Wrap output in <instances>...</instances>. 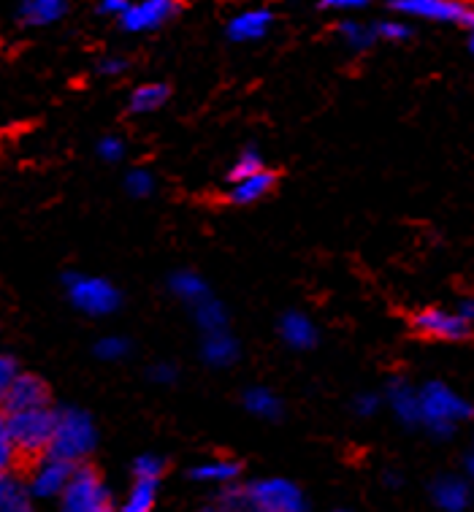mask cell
<instances>
[{"instance_id": "obj_35", "label": "cell", "mask_w": 474, "mask_h": 512, "mask_svg": "<svg viewBox=\"0 0 474 512\" xmlns=\"http://www.w3.org/2000/svg\"><path fill=\"white\" fill-rule=\"evenodd\" d=\"M380 404V396H374V393H361V396H355L353 410L355 415H361V418H372V415H377V410H380Z\"/></svg>"}, {"instance_id": "obj_28", "label": "cell", "mask_w": 474, "mask_h": 512, "mask_svg": "<svg viewBox=\"0 0 474 512\" xmlns=\"http://www.w3.org/2000/svg\"><path fill=\"white\" fill-rule=\"evenodd\" d=\"M263 166V158L255 152V149H244L242 155L236 158V163L231 166V171H228V179L231 182H236V179H244L250 177V174H258Z\"/></svg>"}, {"instance_id": "obj_11", "label": "cell", "mask_w": 474, "mask_h": 512, "mask_svg": "<svg viewBox=\"0 0 474 512\" xmlns=\"http://www.w3.org/2000/svg\"><path fill=\"white\" fill-rule=\"evenodd\" d=\"M6 412L33 410V407H49V388L47 382L36 374H17L11 382L9 393L3 399Z\"/></svg>"}, {"instance_id": "obj_8", "label": "cell", "mask_w": 474, "mask_h": 512, "mask_svg": "<svg viewBox=\"0 0 474 512\" xmlns=\"http://www.w3.org/2000/svg\"><path fill=\"white\" fill-rule=\"evenodd\" d=\"M412 328L426 339H439V342H464L472 334V323H466L458 312L442 307H426L409 317Z\"/></svg>"}, {"instance_id": "obj_24", "label": "cell", "mask_w": 474, "mask_h": 512, "mask_svg": "<svg viewBox=\"0 0 474 512\" xmlns=\"http://www.w3.org/2000/svg\"><path fill=\"white\" fill-rule=\"evenodd\" d=\"M168 95L171 93H168L166 84H160V82L141 84V87H136V90H133L128 106H131L133 114H152L166 106Z\"/></svg>"}, {"instance_id": "obj_16", "label": "cell", "mask_w": 474, "mask_h": 512, "mask_svg": "<svg viewBox=\"0 0 474 512\" xmlns=\"http://www.w3.org/2000/svg\"><path fill=\"white\" fill-rule=\"evenodd\" d=\"M279 336L293 350H309L317 345V328L304 312H288L279 320Z\"/></svg>"}, {"instance_id": "obj_39", "label": "cell", "mask_w": 474, "mask_h": 512, "mask_svg": "<svg viewBox=\"0 0 474 512\" xmlns=\"http://www.w3.org/2000/svg\"><path fill=\"white\" fill-rule=\"evenodd\" d=\"M149 377H152L155 382H160V385H168V382L177 380V369H174L171 364H158V366H152Z\"/></svg>"}, {"instance_id": "obj_42", "label": "cell", "mask_w": 474, "mask_h": 512, "mask_svg": "<svg viewBox=\"0 0 474 512\" xmlns=\"http://www.w3.org/2000/svg\"><path fill=\"white\" fill-rule=\"evenodd\" d=\"M198 512H236L231 507V504L225 502V499H220L217 504H209V507H204V510H198Z\"/></svg>"}, {"instance_id": "obj_7", "label": "cell", "mask_w": 474, "mask_h": 512, "mask_svg": "<svg viewBox=\"0 0 474 512\" xmlns=\"http://www.w3.org/2000/svg\"><path fill=\"white\" fill-rule=\"evenodd\" d=\"M388 6L399 14H409V17L464 25V28H469L474 17V6H469L466 0H388Z\"/></svg>"}, {"instance_id": "obj_38", "label": "cell", "mask_w": 474, "mask_h": 512, "mask_svg": "<svg viewBox=\"0 0 474 512\" xmlns=\"http://www.w3.org/2000/svg\"><path fill=\"white\" fill-rule=\"evenodd\" d=\"M128 6H131V0H101V3H98V11H101V14H106V17L120 19Z\"/></svg>"}, {"instance_id": "obj_19", "label": "cell", "mask_w": 474, "mask_h": 512, "mask_svg": "<svg viewBox=\"0 0 474 512\" xmlns=\"http://www.w3.org/2000/svg\"><path fill=\"white\" fill-rule=\"evenodd\" d=\"M0 512H33L28 480H22L14 472L0 475Z\"/></svg>"}, {"instance_id": "obj_41", "label": "cell", "mask_w": 474, "mask_h": 512, "mask_svg": "<svg viewBox=\"0 0 474 512\" xmlns=\"http://www.w3.org/2000/svg\"><path fill=\"white\" fill-rule=\"evenodd\" d=\"M466 480H469V485H472L474 491V439H472V447H469V453H466Z\"/></svg>"}, {"instance_id": "obj_13", "label": "cell", "mask_w": 474, "mask_h": 512, "mask_svg": "<svg viewBox=\"0 0 474 512\" xmlns=\"http://www.w3.org/2000/svg\"><path fill=\"white\" fill-rule=\"evenodd\" d=\"M274 25V14L269 9H247L228 22V36L231 41L247 44V41H261Z\"/></svg>"}, {"instance_id": "obj_46", "label": "cell", "mask_w": 474, "mask_h": 512, "mask_svg": "<svg viewBox=\"0 0 474 512\" xmlns=\"http://www.w3.org/2000/svg\"><path fill=\"white\" fill-rule=\"evenodd\" d=\"M334 512H350V510H334Z\"/></svg>"}, {"instance_id": "obj_43", "label": "cell", "mask_w": 474, "mask_h": 512, "mask_svg": "<svg viewBox=\"0 0 474 512\" xmlns=\"http://www.w3.org/2000/svg\"><path fill=\"white\" fill-rule=\"evenodd\" d=\"M385 483H388V485H399L401 477L399 475H391V472H388V475H385Z\"/></svg>"}, {"instance_id": "obj_20", "label": "cell", "mask_w": 474, "mask_h": 512, "mask_svg": "<svg viewBox=\"0 0 474 512\" xmlns=\"http://www.w3.org/2000/svg\"><path fill=\"white\" fill-rule=\"evenodd\" d=\"M193 480L206 485H233L242 475V466L239 461H233V458H209L204 464L193 466Z\"/></svg>"}, {"instance_id": "obj_1", "label": "cell", "mask_w": 474, "mask_h": 512, "mask_svg": "<svg viewBox=\"0 0 474 512\" xmlns=\"http://www.w3.org/2000/svg\"><path fill=\"white\" fill-rule=\"evenodd\" d=\"M223 499L236 512H307L304 491L285 477H263L225 491Z\"/></svg>"}, {"instance_id": "obj_34", "label": "cell", "mask_w": 474, "mask_h": 512, "mask_svg": "<svg viewBox=\"0 0 474 512\" xmlns=\"http://www.w3.org/2000/svg\"><path fill=\"white\" fill-rule=\"evenodd\" d=\"M17 364H14V358L11 355H0V404L6 399V393H9L11 382L17 377Z\"/></svg>"}, {"instance_id": "obj_27", "label": "cell", "mask_w": 474, "mask_h": 512, "mask_svg": "<svg viewBox=\"0 0 474 512\" xmlns=\"http://www.w3.org/2000/svg\"><path fill=\"white\" fill-rule=\"evenodd\" d=\"M128 353H131V345L125 336H103L95 342V355L101 361H122Z\"/></svg>"}, {"instance_id": "obj_37", "label": "cell", "mask_w": 474, "mask_h": 512, "mask_svg": "<svg viewBox=\"0 0 474 512\" xmlns=\"http://www.w3.org/2000/svg\"><path fill=\"white\" fill-rule=\"evenodd\" d=\"M372 0H320V6L328 11H358L366 9Z\"/></svg>"}, {"instance_id": "obj_9", "label": "cell", "mask_w": 474, "mask_h": 512, "mask_svg": "<svg viewBox=\"0 0 474 512\" xmlns=\"http://www.w3.org/2000/svg\"><path fill=\"white\" fill-rule=\"evenodd\" d=\"M74 469L76 464L52 456V453L38 456L36 466H33V472L28 477V488L33 499H55V496L63 494V488L74 475Z\"/></svg>"}, {"instance_id": "obj_6", "label": "cell", "mask_w": 474, "mask_h": 512, "mask_svg": "<svg viewBox=\"0 0 474 512\" xmlns=\"http://www.w3.org/2000/svg\"><path fill=\"white\" fill-rule=\"evenodd\" d=\"M60 499V510L57 512H109V491L103 485L101 475L90 469V466H76L74 475L63 488Z\"/></svg>"}, {"instance_id": "obj_45", "label": "cell", "mask_w": 474, "mask_h": 512, "mask_svg": "<svg viewBox=\"0 0 474 512\" xmlns=\"http://www.w3.org/2000/svg\"><path fill=\"white\" fill-rule=\"evenodd\" d=\"M469 30H472V33H474V17H472V22H469Z\"/></svg>"}, {"instance_id": "obj_30", "label": "cell", "mask_w": 474, "mask_h": 512, "mask_svg": "<svg viewBox=\"0 0 474 512\" xmlns=\"http://www.w3.org/2000/svg\"><path fill=\"white\" fill-rule=\"evenodd\" d=\"M14 458H17V447L11 442L6 415H0V475H3V472H11Z\"/></svg>"}, {"instance_id": "obj_25", "label": "cell", "mask_w": 474, "mask_h": 512, "mask_svg": "<svg viewBox=\"0 0 474 512\" xmlns=\"http://www.w3.org/2000/svg\"><path fill=\"white\" fill-rule=\"evenodd\" d=\"M244 410L261 420H277L282 415V401L269 388H250L244 393Z\"/></svg>"}, {"instance_id": "obj_2", "label": "cell", "mask_w": 474, "mask_h": 512, "mask_svg": "<svg viewBox=\"0 0 474 512\" xmlns=\"http://www.w3.org/2000/svg\"><path fill=\"white\" fill-rule=\"evenodd\" d=\"M420 426H426L437 439L456 434L461 423L474 418V407L464 396H458L445 382H426L418 391Z\"/></svg>"}, {"instance_id": "obj_15", "label": "cell", "mask_w": 474, "mask_h": 512, "mask_svg": "<svg viewBox=\"0 0 474 512\" xmlns=\"http://www.w3.org/2000/svg\"><path fill=\"white\" fill-rule=\"evenodd\" d=\"M385 399L391 404L393 415L404 423V426H420V401L418 391L409 385L407 380H391L388 382V393Z\"/></svg>"}, {"instance_id": "obj_22", "label": "cell", "mask_w": 474, "mask_h": 512, "mask_svg": "<svg viewBox=\"0 0 474 512\" xmlns=\"http://www.w3.org/2000/svg\"><path fill=\"white\" fill-rule=\"evenodd\" d=\"M193 317H196V326L201 328V334H209V331H220V328H228V309L220 298L206 296L201 298L198 304L190 307Z\"/></svg>"}, {"instance_id": "obj_32", "label": "cell", "mask_w": 474, "mask_h": 512, "mask_svg": "<svg viewBox=\"0 0 474 512\" xmlns=\"http://www.w3.org/2000/svg\"><path fill=\"white\" fill-rule=\"evenodd\" d=\"M163 458L152 456V453H144V456L136 458L133 464V477H149V480H160L163 477Z\"/></svg>"}, {"instance_id": "obj_18", "label": "cell", "mask_w": 474, "mask_h": 512, "mask_svg": "<svg viewBox=\"0 0 474 512\" xmlns=\"http://www.w3.org/2000/svg\"><path fill=\"white\" fill-rule=\"evenodd\" d=\"M68 0H22L19 3V19L30 28H47L57 19L66 17Z\"/></svg>"}, {"instance_id": "obj_26", "label": "cell", "mask_w": 474, "mask_h": 512, "mask_svg": "<svg viewBox=\"0 0 474 512\" xmlns=\"http://www.w3.org/2000/svg\"><path fill=\"white\" fill-rule=\"evenodd\" d=\"M339 36L347 41V47L353 49H369L377 41V36H374V28H369V25H361V22H353V19H347V22H342L339 25Z\"/></svg>"}, {"instance_id": "obj_36", "label": "cell", "mask_w": 474, "mask_h": 512, "mask_svg": "<svg viewBox=\"0 0 474 512\" xmlns=\"http://www.w3.org/2000/svg\"><path fill=\"white\" fill-rule=\"evenodd\" d=\"M98 71H101L103 76H120V74H125V71H128V60H125V57H117V55L103 57L101 66H98Z\"/></svg>"}, {"instance_id": "obj_14", "label": "cell", "mask_w": 474, "mask_h": 512, "mask_svg": "<svg viewBox=\"0 0 474 512\" xmlns=\"http://www.w3.org/2000/svg\"><path fill=\"white\" fill-rule=\"evenodd\" d=\"M274 182H277V177L271 174L269 168H261L258 174H250V177L231 182V187H228V201L236 206L258 204L261 198H266L274 190Z\"/></svg>"}, {"instance_id": "obj_10", "label": "cell", "mask_w": 474, "mask_h": 512, "mask_svg": "<svg viewBox=\"0 0 474 512\" xmlns=\"http://www.w3.org/2000/svg\"><path fill=\"white\" fill-rule=\"evenodd\" d=\"M179 14V0H139L131 3L120 17V25L128 33H149L163 28Z\"/></svg>"}, {"instance_id": "obj_21", "label": "cell", "mask_w": 474, "mask_h": 512, "mask_svg": "<svg viewBox=\"0 0 474 512\" xmlns=\"http://www.w3.org/2000/svg\"><path fill=\"white\" fill-rule=\"evenodd\" d=\"M158 485L160 480H149V477H133V485L120 512H155L158 504Z\"/></svg>"}, {"instance_id": "obj_29", "label": "cell", "mask_w": 474, "mask_h": 512, "mask_svg": "<svg viewBox=\"0 0 474 512\" xmlns=\"http://www.w3.org/2000/svg\"><path fill=\"white\" fill-rule=\"evenodd\" d=\"M125 187H128L131 196L147 198L155 193V177L149 174L147 168H133L131 174L125 177Z\"/></svg>"}, {"instance_id": "obj_47", "label": "cell", "mask_w": 474, "mask_h": 512, "mask_svg": "<svg viewBox=\"0 0 474 512\" xmlns=\"http://www.w3.org/2000/svg\"><path fill=\"white\" fill-rule=\"evenodd\" d=\"M109 512H112V510H109Z\"/></svg>"}, {"instance_id": "obj_23", "label": "cell", "mask_w": 474, "mask_h": 512, "mask_svg": "<svg viewBox=\"0 0 474 512\" xmlns=\"http://www.w3.org/2000/svg\"><path fill=\"white\" fill-rule=\"evenodd\" d=\"M171 293L179 298V301H185L187 307H193L198 304L201 298L212 296V290L206 285V280L196 271H177L174 277H171Z\"/></svg>"}, {"instance_id": "obj_17", "label": "cell", "mask_w": 474, "mask_h": 512, "mask_svg": "<svg viewBox=\"0 0 474 512\" xmlns=\"http://www.w3.org/2000/svg\"><path fill=\"white\" fill-rule=\"evenodd\" d=\"M201 355H204V361L209 366H231L239 358V342L233 339L228 328L209 331V334H204V342H201Z\"/></svg>"}, {"instance_id": "obj_5", "label": "cell", "mask_w": 474, "mask_h": 512, "mask_svg": "<svg viewBox=\"0 0 474 512\" xmlns=\"http://www.w3.org/2000/svg\"><path fill=\"white\" fill-rule=\"evenodd\" d=\"M68 301L87 317H109L120 309V290L103 277H87V274H66Z\"/></svg>"}, {"instance_id": "obj_3", "label": "cell", "mask_w": 474, "mask_h": 512, "mask_svg": "<svg viewBox=\"0 0 474 512\" xmlns=\"http://www.w3.org/2000/svg\"><path fill=\"white\" fill-rule=\"evenodd\" d=\"M95 442H98V431L87 412L79 407H66V410L55 412V429H52L47 453L79 466L93 453Z\"/></svg>"}, {"instance_id": "obj_12", "label": "cell", "mask_w": 474, "mask_h": 512, "mask_svg": "<svg viewBox=\"0 0 474 512\" xmlns=\"http://www.w3.org/2000/svg\"><path fill=\"white\" fill-rule=\"evenodd\" d=\"M431 502L442 512H466L472 504V485L456 475L437 477L431 483Z\"/></svg>"}, {"instance_id": "obj_4", "label": "cell", "mask_w": 474, "mask_h": 512, "mask_svg": "<svg viewBox=\"0 0 474 512\" xmlns=\"http://www.w3.org/2000/svg\"><path fill=\"white\" fill-rule=\"evenodd\" d=\"M11 442L17 447V456L38 458L47 453L52 429H55V412L49 407H33V410L6 412Z\"/></svg>"}, {"instance_id": "obj_33", "label": "cell", "mask_w": 474, "mask_h": 512, "mask_svg": "<svg viewBox=\"0 0 474 512\" xmlns=\"http://www.w3.org/2000/svg\"><path fill=\"white\" fill-rule=\"evenodd\" d=\"M98 155H101V160H106V163H117V160H122V155H125V144H122V139H117V136H106V139L98 141Z\"/></svg>"}, {"instance_id": "obj_40", "label": "cell", "mask_w": 474, "mask_h": 512, "mask_svg": "<svg viewBox=\"0 0 474 512\" xmlns=\"http://www.w3.org/2000/svg\"><path fill=\"white\" fill-rule=\"evenodd\" d=\"M456 312L461 317H464L466 323H474V298H464V301L458 304Z\"/></svg>"}, {"instance_id": "obj_44", "label": "cell", "mask_w": 474, "mask_h": 512, "mask_svg": "<svg viewBox=\"0 0 474 512\" xmlns=\"http://www.w3.org/2000/svg\"><path fill=\"white\" fill-rule=\"evenodd\" d=\"M469 49H472V55H474V33H472V38H469Z\"/></svg>"}, {"instance_id": "obj_31", "label": "cell", "mask_w": 474, "mask_h": 512, "mask_svg": "<svg viewBox=\"0 0 474 512\" xmlns=\"http://www.w3.org/2000/svg\"><path fill=\"white\" fill-rule=\"evenodd\" d=\"M372 28L374 36L385 38V41H407L412 36V30L404 22H399V19H382V22H377Z\"/></svg>"}]
</instances>
